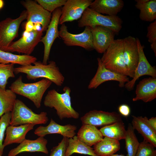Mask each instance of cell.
<instances>
[{
    "mask_svg": "<svg viewBox=\"0 0 156 156\" xmlns=\"http://www.w3.org/2000/svg\"><path fill=\"white\" fill-rule=\"evenodd\" d=\"M138 58L136 38L129 36L114 40L101 60L107 68L133 78Z\"/></svg>",
    "mask_w": 156,
    "mask_h": 156,
    "instance_id": "cell-1",
    "label": "cell"
},
{
    "mask_svg": "<svg viewBox=\"0 0 156 156\" xmlns=\"http://www.w3.org/2000/svg\"><path fill=\"white\" fill-rule=\"evenodd\" d=\"M33 64L34 65L21 66L14 68V73H25L29 80L35 81L37 79L43 78L50 80L57 86L62 85L65 77L55 61H49L47 64L36 61Z\"/></svg>",
    "mask_w": 156,
    "mask_h": 156,
    "instance_id": "cell-2",
    "label": "cell"
},
{
    "mask_svg": "<svg viewBox=\"0 0 156 156\" xmlns=\"http://www.w3.org/2000/svg\"><path fill=\"white\" fill-rule=\"evenodd\" d=\"M62 93L58 92L55 89L48 91L44 101V105L54 108L56 114L61 120L65 118L77 119L79 114L72 107L70 93L71 90L68 86H65Z\"/></svg>",
    "mask_w": 156,
    "mask_h": 156,
    "instance_id": "cell-3",
    "label": "cell"
},
{
    "mask_svg": "<svg viewBox=\"0 0 156 156\" xmlns=\"http://www.w3.org/2000/svg\"><path fill=\"white\" fill-rule=\"evenodd\" d=\"M52 83L50 80L43 78L36 82L26 83L23 81L22 76H20L12 83L9 88L16 94L30 100L37 108H39L43 96Z\"/></svg>",
    "mask_w": 156,
    "mask_h": 156,
    "instance_id": "cell-4",
    "label": "cell"
},
{
    "mask_svg": "<svg viewBox=\"0 0 156 156\" xmlns=\"http://www.w3.org/2000/svg\"><path fill=\"white\" fill-rule=\"evenodd\" d=\"M122 21L116 16L104 15L90 8L84 11L78 21V26L82 27L88 26L90 28L99 26L108 28L115 34H118L122 27Z\"/></svg>",
    "mask_w": 156,
    "mask_h": 156,
    "instance_id": "cell-5",
    "label": "cell"
},
{
    "mask_svg": "<svg viewBox=\"0 0 156 156\" xmlns=\"http://www.w3.org/2000/svg\"><path fill=\"white\" fill-rule=\"evenodd\" d=\"M11 114L10 123L11 126L29 123L35 125L45 124L49 120L47 112H42L39 114H36L18 99H16Z\"/></svg>",
    "mask_w": 156,
    "mask_h": 156,
    "instance_id": "cell-6",
    "label": "cell"
},
{
    "mask_svg": "<svg viewBox=\"0 0 156 156\" xmlns=\"http://www.w3.org/2000/svg\"><path fill=\"white\" fill-rule=\"evenodd\" d=\"M27 17V12L25 10L16 19L8 18L0 21V50L5 51L14 40L18 36L20 25Z\"/></svg>",
    "mask_w": 156,
    "mask_h": 156,
    "instance_id": "cell-7",
    "label": "cell"
},
{
    "mask_svg": "<svg viewBox=\"0 0 156 156\" xmlns=\"http://www.w3.org/2000/svg\"><path fill=\"white\" fill-rule=\"evenodd\" d=\"M59 34L60 38L67 46H79L88 51L94 49L91 28L89 27H85L81 33L73 34L68 31L64 23L61 25Z\"/></svg>",
    "mask_w": 156,
    "mask_h": 156,
    "instance_id": "cell-8",
    "label": "cell"
},
{
    "mask_svg": "<svg viewBox=\"0 0 156 156\" xmlns=\"http://www.w3.org/2000/svg\"><path fill=\"white\" fill-rule=\"evenodd\" d=\"M43 32L42 30H33L30 32L25 30L22 37L17 40L13 42L5 52H16L30 55L36 46L40 42Z\"/></svg>",
    "mask_w": 156,
    "mask_h": 156,
    "instance_id": "cell-9",
    "label": "cell"
},
{
    "mask_svg": "<svg viewBox=\"0 0 156 156\" xmlns=\"http://www.w3.org/2000/svg\"><path fill=\"white\" fill-rule=\"evenodd\" d=\"M22 4L26 9V22L40 25L43 32L47 30L51 21V13L44 9L36 1L26 0Z\"/></svg>",
    "mask_w": 156,
    "mask_h": 156,
    "instance_id": "cell-10",
    "label": "cell"
},
{
    "mask_svg": "<svg viewBox=\"0 0 156 156\" xmlns=\"http://www.w3.org/2000/svg\"><path fill=\"white\" fill-rule=\"evenodd\" d=\"M97 60L98 63L97 69L95 75L90 81L88 85L89 89H96L103 83L109 81H118L119 86L122 88L124 86L125 83L130 81L127 76L106 68L100 58H97Z\"/></svg>",
    "mask_w": 156,
    "mask_h": 156,
    "instance_id": "cell-11",
    "label": "cell"
},
{
    "mask_svg": "<svg viewBox=\"0 0 156 156\" xmlns=\"http://www.w3.org/2000/svg\"><path fill=\"white\" fill-rule=\"evenodd\" d=\"M138 53V61L135 71L133 77L131 80L125 83V88L128 91L133 90L136 81L141 76L149 75L156 78V69L148 61L144 52L143 47L139 39L136 38Z\"/></svg>",
    "mask_w": 156,
    "mask_h": 156,
    "instance_id": "cell-12",
    "label": "cell"
},
{
    "mask_svg": "<svg viewBox=\"0 0 156 156\" xmlns=\"http://www.w3.org/2000/svg\"><path fill=\"white\" fill-rule=\"evenodd\" d=\"M92 0H68L61 9L59 24L80 18L86 9L92 2Z\"/></svg>",
    "mask_w": 156,
    "mask_h": 156,
    "instance_id": "cell-13",
    "label": "cell"
},
{
    "mask_svg": "<svg viewBox=\"0 0 156 156\" xmlns=\"http://www.w3.org/2000/svg\"><path fill=\"white\" fill-rule=\"evenodd\" d=\"M83 125L104 126L122 120L121 115L116 112L94 110L86 113L80 118Z\"/></svg>",
    "mask_w": 156,
    "mask_h": 156,
    "instance_id": "cell-14",
    "label": "cell"
},
{
    "mask_svg": "<svg viewBox=\"0 0 156 156\" xmlns=\"http://www.w3.org/2000/svg\"><path fill=\"white\" fill-rule=\"evenodd\" d=\"M61 14V9L60 8H57L52 12L51 21L47 30L46 34L42 37L40 41L43 43L44 46L42 63L45 64H47L51 48L54 40L57 38H60L58 26Z\"/></svg>",
    "mask_w": 156,
    "mask_h": 156,
    "instance_id": "cell-15",
    "label": "cell"
},
{
    "mask_svg": "<svg viewBox=\"0 0 156 156\" xmlns=\"http://www.w3.org/2000/svg\"><path fill=\"white\" fill-rule=\"evenodd\" d=\"M94 49L104 53L113 42L115 33L107 27L97 26L90 28Z\"/></svg>",
    "mask_w": 156,
    "mask_h": 156,
    "instance_id": "cell-16",
    "label": "cell"
},
{
    "mask_svg": "<svg viewBox=\"0 0 156 156\" xmlns=\"http://www.w3.org/2000/svg\"><path fill=\"white\" fill-rule=\"evenodd\" d=\"M77 129V127L75 125L70 124L61 125L51 118L48 125L39 126L35 130L34 133L38 136L43 137L48 134H58L69 138L75 135Z\"/></svg>",
    "mask_w": 156,
    "mask_h": 156,
    "instance_id": "cell-17",
    "label": "cell"
},
{
    "mask_svg": "<svg viewBox=\"0 0 156 156\" xmlns=\"http://www.w3.org/2000/svg\"><path fill=\"white\" fill-rule=\"evenodd\" d=\"M47 140L43 137H39L34 140L25 139L16 147L11 149L8 156H16L26 152H40L47 154L49 153L47 147Z\"/></svg>",
    "mask_w": 156,
    "mask_h": 156,
    "instance_id": "cell-18",
    "label": "cell"
},
{
    "mask_svg": "<svg viewBox=\"0 0 156 156\" xmlns=\"http://www.w3.org/2000/svg\"><path fill=\"white\" fill-rule=\"evenodd\" d=\"M135 96L133 101L142 100L145 103L151 102L156 98V78L149 77L142 79L137 85Z\"/></svg>",
    "mask_w": 156,
    "mask_h": 156,
    "instance_id": "cell-19",
    "label": "cell"
},
{
    "mask_svg": "<svg viewBox=\"0 0 156 156\" xmlns=\"http://www.w3.org/2000/svg\"><path fill=\"white\" fill-rule=\"evenodd\" d=\"M132 126L144 138L155 148L156 147V131L150 124L146 116H132Z\"/></svg>",
    "mask_w": 156,
    "mask_h": 156,
    "instance_id": "cell-20",
    "label": "cell"
},
{
    "mask_svg": "<svg viewBox=\"0 0 156 156\" xmlns=\"http://www.w3.org/2000/svg\"><path fill=\"white\" fill-rule=\"evenodd\" d=\"M35 125L29 123L17 126H9L6 130V137L3 142L4 146L13 143L20 144L25 139L27 133L32 130Z\"/></svg>",
    "mask_w": 156,
    "mask_h": 156,
    "instance_id": "cell-21",
    "label": "cell"
},
{
    "mask_svg": "<svg viewBox=\"0 0 156 156\" xmlns=\"http://www.w3.org/2000/svg\"><path fill=\"white\" fill-rule=\"evenodd\" d=\"M124 5L122 0H95L92 1L90 8L100 13L109 16H116Z\"/></svg>",
    "mask_w": 156,
    "mask_h": 156,
    "instance_id": "cell-22",
    "label": "cell"
},
{
    "mask_svg": "<svg viewBox=\"0 0 156 156\" xmlns=\"http://www.w3.org/2000/svg\"><path fill=\"white\" fill-rule=\"evenodd\" d=\"M77 136L80 141L90 147L103 139L99 129L94 126L86 124L81 126L77 133Z\"/></svg>",
    "mask_w": 156,
    "mask_h": 156,
    "instance_id": "cell-23",
    "label": "cell"
},
{
    "mask_svg": "<svg viewBox=\"0 0 156 156\" xmlns=\"http://www.w3.org/2000/svg\"><path fill=\"white\" fill-rule=\"evenodd\" d=\"M119 140L105 137L103 139L94 145L95 153L99 156H110L120 149Z\"/></svg>",
    "mask_w": 156,
    "mask_h": 156,
    "instance_id": "cell-24",
    "label": "cell"
},
{
    "mask_svg": "<svg viewBox=\"0 0 156 156\" xmlns=\"http://www.w3.org/2000/svg\"><path fill=\"white\" fill-rule=\"evenodd\" d=\"M74 153L91 156H99L95 153L93 148L80 141L76 135L68 138L65 156H70Z\"/></svg>",
    "mask_w": 156,
    "mask_h": 156,
    "instance_id": "cell-25",
    "label": "cell"
},
{
    "mask_svg": "<svg viewBox=\"0 0 156 156\" xmlns=\"http://www.w3.org/2000/svg\"><path fill=\"white\" fill-rule=\"evenodd\" d=\"M135 6L140 10L139 17L142 21L151 22L156 19V0H136Z\"/></svg>",
    "mask_w": 156,
    "mask_h": 156,
    "instance_id": "cell-26",
    "label": "cell"
},
{
    "mask_svg": "<svg viewBox=\"0 0 156 156\" xmlns=\"http://www.w3.org/2000/svg\"><path fill=\"white\" fill-rule=\"evenodd\" d=\"M37 60L36 58L33 56L14 54L0 50V63L16 64L24 66L33 64Z\"/></svg>",
    "mask_w": 156,
    "mask_h": 156,
    "instance_id": "cell-27",
    "label": "cell"
},
{
    "mask_svg": "<svg viewBox=\"0 0 156 156\" xmlns=\"http://www.w3.org/2000/svg\"><path fill=\"white\" fill-rule=\"evenodd\" d=\"M99 130L103 136L118 140L124 139L126 131L122 120L103 126Z\"/></svg>",
    "mask_w": 156,
    "mask_h": 156,
    "instance_id": "cell-28",
    "label": "cell"
},
{
    "mask_svg": "<svg viewBox=\"0 0 156 156\" xmlns=\"http://www.w3.org/2000/svg\"><path fill=\"white\" fill-rule=\"evenodd\" d=\"M16 98V94L11 90L0 87V117L5 113L12 112Z\"/></svg>",
    "mask_w": 156,
    "mask_h": 156,
    "instance_id": "cell-29",
    "label": "cell"
},
{
    "mask_svg": "<svg viewBox=\"0 0 156 156\" xmlns=\"http://www.w3.org/2000/svg\"><path fill=\"white\" fill-rule=\"evenodd\" d=\"M132 125L129 124L124 138L127 152L126 156H135L140 145Z\"/></svg>",
    "mask_w": 156,
    "mask_h": 156,
    "instance_id": "cell-30",
    "label": "cell"
},
{
    "mask_svg": "<svg viewBox=\"0 0 156 156\" xmlns=\"http://www.w3.org/2000/svg\"><path fill=\"white\" fill-rule=\"evenodd\" d=\"M14 64H13L0 63V87L5 89L8 80L10 78H14Z\"/></svg>",
    "mask_w": 156,
    "mask_h": 156,
    "instance_id": "cell-31",
    "label": "cell"
},
{
    "mask_svg": "<svg viewBox=\"0 0 156 156\" xmlns=\"http://www.w3.org/2000/svg\"><path fill=\"white\" fill-rule=\"evenodd\" d=\"M11 114V112H7L3 115L0 119V154L2 155L5 147L3 145L5 133L10 125Z\"/></svg>",
    "mask_w": 156,
    "mask_h": 156,
    "instance_id": "cell-32",
    "label": "cell"
},
{
    "mask_svg": "<svg viewBox=\"0 0 156 156\" xmlns=\"http://www.w3.org/2000/svg\"><path fill=\"white\" fill-rule=\"evenodd\" d=\"M38 3L43 8L50 13L57 8L63 6L66 0H36Z\"/></svg>",
    "mask_w": 156,
    "mask_h": 156,
    "instance_id": "cell-33",
    "label": "cell"
},
{
    "mask_svg": "<svg viewBox=\"0 0 156 156\" xmlns=\"http://www.w3.org/2000/svg\"><path fill=\"white\" fill-rule=\"evenodd\" d=\"M151 144L144 140L140 143L135 156H156V150Z\"/></svg>",
    "mask_w": 156,
    "mask_h": 156,
    "instance_id": "cell-34",
    "label": "cell"
},
{
    "mask_svg": "<svg viewBox=\"0 0 156 156\" xmlns=\"http://www.w3.org/2000/svg\"><path fill=\"white\" fill-rule=\"evenodd\" d=\"M146 37L151 47L156 56V20L149 24L147 27Z\"/></svg>",
    "mask_w": 156,
    "mask_h": 156,
    "instance_id": "cell-35",
    "label": "cell"
},
{
    "mask_svg": "<svg viewBox=\"0 0 156 156\" xmlns=\"http://www.w3.org/2000/svg\"><path fill=\"white\" fill-rule=\"evenodd\" d=\"M68 138L66 137H63L58 145L52 149L49 156H65Z\"/></svg>",
    "mask_w": 156,
    "mask_h": 156,
    "instance_id": "cell-36",
    "label": "cell"
},
{
    "mask_svg": "<svg viewBox=\"0 0 156 156\" xmlns=\"http://www.w3.org/2000/svg\"><path fill=\"white\" fill-rule=\"evenodd\" d=\"M118 110L120 115L125 117L128 116L131 112L129 106L125 104L120 105L118 107Z\"/></svg>",
    "mask_w": 156,
    "mask_h": 156,
    "instance_id": "cell-37",
    "label": "cell"
},
{
    "mask_svg": "<svg viewBox=\"0 0 156 156\" xmlns=\"http://www.w3.org/2000/svg\"><path fill=\"white\" fill-rule=\"evenodd\" d=\"M34 24L32 22H26L25 25V30L28 32H30L34 30Z\"/></svg>",
    "mask_w": 156,
    "mask_h": 156,
    "instance_id": "cell-38",
    "label": "cell"
},
{
    "mask_svg": "<svg viewBox=\"0 0 156 156\" xmlns=\"http://www.w3.org/2000/svg\"><path fill=\"white\" fill-rule=\"evenodd\" d=\"M148 121L151 127L156 131V117H151L148 119Z\"/></svg>",
    "mask_w": 156,
    "mask_h": 156,
    "instance_id": "cell-39",
    "label": "cell"
},
{
    "mask_svg": "<svg viewBox=\"0 0 156 156\" xmlns=\"http://www.w3.org/2000/svg\"><path fill=\"white\" fill-rule=\"evenodd\" d=\"M4 4L3 1L2 0H0V9L3 7Z\"/></svg>",
    "mask_w": 156,
    "mask_h": 156,
    "instance_id": "cell-40",
    "label": "cell"
},
{
    "mask_svg": "<svg viewBox=\"0 0 156 156\" xmlns=\"http://www.w3.org/2000/svg\"><path fill=\"white\" fill-rule=\"evenodd\" d=\"M110 156H125L124 155H119L118 154H114Z\"/></svg>",
    "mask_w": 156,
    "mask_h": 156,
    "instance_id": "cell-41",
    "label": "cell"
},
{
    "mask_svg": "<svg viewBox=\"0 0 156 156\" xmlns=\"http://www.w3.org/2000/svg\"><path fill=\"white\" fill-rule=\"evenodd\" d=\"M0 156H2V155L0 154Z\"/></svg>",
    "mask_w": 156,
    "mask_h": 156,
    "instance_id": "cell-42",
    "label": "cell"
}]
</instances>
